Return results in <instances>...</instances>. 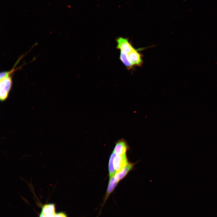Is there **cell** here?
<instances>
[{
  "instance_id": "cell-1",
  "label": "cell",
  "mask_w": 217,
  "mask_h": 217,
  "mask_svg": "<svg viewBox=\"0 0 217 217\" xmlns=\"http://www.w3.org/2000/svg\"><path fill=\"white\" fill-rule=\"evenodd\" d=\"M0 99L2 101L7 98L12 86V77L10 76L0 80Z\"/></svg>"
},
{
  "instance_id": "cell-2",
  "label": "cell",
  "mask_w": 217,
  "mask_h": 217,
  "mask_svg": "<svg viewBox=\"0 0 217 217\" xmlns=\"http://www.w3.org/2000/svg\"><path fill=\"white\" fill-rule=\"evenodd\" d=\"M125 54L133 66L142 65L143 63L142 55L138 52L137 49L134 48L129 52Z\"/></svg>"
},
{
  "instance_id": "cell-3",
  "label": "cell",
  "mask_w": 217,
  "mask_h": 217,
  "mask_svg": "<svg viewBox=\"0 0 217 217\" xmlns=\"http://www.w3.org/2000/svg\"><path fill=\"white\" fill-rule=\"evenodd\" d=\"M116 41L117 44L116 48L120 50V52L126 54L134 48L127 39L119 37Z\"/></svg>"
},
{
  "instance_id": "cell-4",
  "label": "cell",
  "mask_w": 217,
  "mask_h": 217,
  "mask_svg": "<svg viewBox=\"0 0 217 217\" xmlns=\"http://www.w3.org/2000/svg\"><path fill=\"white\" fill-rule=\"evenodd\" d=\"M126 153L121 155H116L113 160V164L116 172H119L129 163Z\"/></svg>"
},
{
  "instance_id": "cell-5",
  "label": "cell",
  "mask_w": 217,
  "mask_h": 217,
  "mask_svg": "<svg viewBox=\"0 0 217 217\" xmlns=\"http://www.w3.org/2000/svg\"><path fill=\"white\" fill-rule=\"evenodd\" d=\"M113 151L117 155H121L126 153L129 149V146L126 141L123 138L118 140L115 143Z\"/></svg>"
},
{
  "instance_id": "cell-6",
  "label": "cell",
  "mask_w": 217,
  "mask_h": 217,
  "mask_svg": "<svg viewBox=\"0 0 217 217\" xmlns=\"http://www.w3.org/2000/svg\"><path fill=\"white\" fill-rule=\"evenodd\" d=\"M118 182H119L115 178L114 176L109 178L108 186L104 197L103 203L101 207V208H102L104 206L107 199L111 193L114 191Z\"/></svg>"
},
{
  "instance_id": "cell-7",
  "label": "cell",
  "mask_w": 217,
  "mask_h": 217,
  "mask_svg": "<svg viewBox=\"0 0 217 217\" xmlns=\"http://www.w3.org/2000/svg\"><path fill=\"white\" fill-rule=\"evenodd\" d=\"M134 164L129 162L121 171L116 173L114 177L119 182L124 178L129 171L132 169Z\"/></svg>"
},
{
  "instance_id": "cell-8",
  "label": "cell",
  "mask_w": 217,
  "mask_h": 217,
  "mask_svg": "<svg viewBox=\"0 0 217 217\" xmlns=\"http://www.w3.org/2000/svg\"><path fill=\"white\" fill-rule=\"evenodd\" d=\"M116 154L113 151L110 156L108 163V168L109 178L112 177L115 175L116 171L115 169L114 164L113 160L114 158L116 156Z\"/></svg>"
},
{
  "instance_id": "cell-9",
  "label": "cell",
  "mask_w": 217,
  "mask_h": 217,
  "mask_svg": "<svg viewBox=\"0 0 217 217\" xmlns=\"http://www.w3.org/2000/svg\"><path fill=\"white\" fill-rule=\"evenodd\" d=\"M55 205L54 204L50 203L43 206L42 208V212L44 215H46L55 214Z\"/></svg>"
},
{
  "instance_id": "cell-10",
  "label": "cell",
  "mask_w": 217,
  "mask_h": 217,
  "mask_svg": "<svg viewBox=\"0 0 217 217\" xmlns=\"http://www.w3.org/2000/svg\"><path fill=\"white\" fill-rule=\"evenodd\" d=\"M120 58L121 61L128 69H130L133 67L129 61L126 55L125 54L120 52Z\"/></svg>"
},
{
  "instance_id": "cell-11",
  "label": "cell",
  "mask_w": 217,
  "mask_h": 217,
  "mask_svg": "<svg viewBox=\"0 0 217 217\" xmlns=\"http://www.w3.org/2000/svg\"><path fill=\"white\" fill-rule=\"evenodd\" d=\"M55 217H68V216L65 213L59 212L55 213Z\"/></svg>"
},
{
  "instance_id": "cell-12",
  "label": "cell",
  "mask_w": 217,
  "mask_h": 217,
  "mask_svg": "<svg viewBox=\"0 0 217 217\" xmlns=\"http://www.w3.org/2000/svg\"><path fill=\"white\" fill-rule=\"evenodd\" d=\"M39 217H44V215L42 212L40 214Z\"/></svg>"
}]
</instances>
